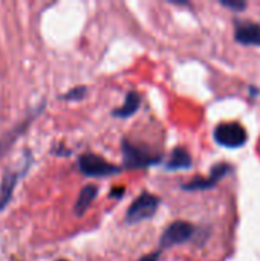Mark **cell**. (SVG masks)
I'll return each instance as SVG.
<instances>
[{
	"instance_id": "cell-1",
	"label": "cell",
	"mask_w": 260,
	"mask_h": 261,
	"mask_svg": "<svg viewBox=\"0 0 260 261\" xmlns=\"http://www.w3.org/2000/svg\"><path fill=\"white\" fill-rule=\"evenodd\" d=\"M123 156H124V168L129 170L147 168L162 161V154L153 153L147 147L132 144L127 139H123Z\"/></svg>"
},
{
	"instance_id": "cell-2",
	"label": "cell",
	"mask_w": 260,
	"mask_h": 261,
	"mask_svg": "<svg viewBox=\"0 0 260 261\" xmlns=\"http://www.w3.org/2000/svg\"><path fill=\"white\" fill-rule=\"evenodd\" d=\"M161 203V199L156 197L155 194L150 193H143L127 210L126 213V223L127 225H135V223H141L144 220H149L155 216V213L158 211V206Z\"/></svg>"
},
{
	"instance_id": "cell-3",
	"label": "cell",
	"mask_w": 260,
	"mask_h": 261,
	"mask_svg": "<svg viewBox=\"0 0 260 261\" xmlns=\"http://www.w3.org/2000/svg\"><path fill=\"white\" fill-rule=\"evenodd\" d=\"M78 168L87 177H106L112 174H120L121 168L107 162L101 156L93 153H86L78 158Z\"/></svg>"
},
{
	"instance_id": "cell-4",
	"label": "cell",
	"mask_w": 260,
	"mask_h": 261,
	"mask_svg": "<svg viewBox=\"0 0 260 261\" xmlns=\"http://www.w3.org/2000/svg\"><path fill=\"white\" fill-rule=\"evenodd\" d=\"M215 141L225 148H239L247 144L248 135L239 122H222L215 128Z\"/></svg>"
},
{
	"instance_id": "cell-5",
	"label": "cell",
	"mask_w": 260,
	"mask_h": 261,
	"mask_svg": "<svg viewBox=\"0 0 260 261\" xmlns=\"http://www.w3.org/2000/svg\"><path fill=\"white\" fill-rule=\"evenodd\" d=\"M193 234H195V228H193L192 223L178 220V222L172 223L166 229V232L162 234V237L159 240V245H161L162 249L172 248V246H176V245L188 242Z\"/></svg>"
},
{
	"instance_id": "cell-6",
	"label": "cell",
	"mask_w": 260,
	"mask_h": 261,
	"mask_svg": "<svg viewBox=\"0 0 260 261\" xmlns=\"http://www.w3.org/2000/svg\"><path fill=\"white\" fill-rule=\"evenodd\" d=\"M234 38L245 46H260V24L253 21H236Z\"/></svg>"
},
{
	"instance_id": "cell-7",
	"label": "cell",
	"mask_w": 260,
	"mask_h": 261,
	"mask_svg": "<svg viewBox=\"0 0 260 261\" xmlns=\"http://www.w3.org/2000/svg\"><path fill=\"white\" fill-rule=\"evenodd\" d=\"M28 167H29V164L25 165L20 171H8L3 176V180H2V185H0V211H3L5 206L9 203L14 188H15L18 179L28 171Z\"/></svg>"
},
{
	"instance_id": "cell-8",
	"label": "cell",
	"mask_w": 260,
	"mask_h": 261,
	"mask_svg": "<svg viewBox=\"0 0 260 261\" xmlns=\"http://www.w3.org/2000/svg\"><path fill=\"white\" fill-rule=\"evenodd\" d=\"M35 115H37V112H34L29 118H26L25 121H21V124L15 125L14 128H11L9 132H6L3 136H0V156H3L12 147V144L23 135V132L31 125V121L34 119Z\"/></svg>"
},
{
	"instance_id": "cell-9",
	"label": "cell",
	"mask_w": 260,
	"mask_h": 261,
	"mask_svg": "<svg viewBox=\"0 0 260 261\" xmlns=\"http://www.w3.org/2000/svg\"><path fill=\"white\" fill-rule=\"evenodd\" d=\"M139 104H141V95L135 90H130L127 95H126V101L121 107L115 109L112 112V115L115 118H130L132 115L136 113V110L139 109Z\"/></svg>"
},
{
	"instance_id": "cell-10",
	"label": "cell",
	"mask_w": 260,
	"mask_h": 261,
	"mask_svg": "<svg viewBox=\"0 0 260 261\" xmlns=\"http://www.w3.org/2000/svg\"><path fill=\"white\" fill-rule=\"evenodd\" d=\"M193 165L192 156L188 154V151L182 147H178L173 150L169 162L166 164V170L169 171H176V170H188Z\"/></svg>"
},
{
	"instance_id": "cell-11",
	"label": "cell",
	"mask_w": 260,
	"mask_h": 261,
	"mask_svg": "<svg viewBox=\"0 0 260 261\" xmlns=\"http://www.w3.org/2000/svg\"><path fill=\"white\" fill-rule=\"evenodd\" d=\"M98 196V187L97 185H87L81 190L80 196H78V200L74 206V213L77 216H83L87 208L92 205V202L95 200V197Z\"/></svg>"
},
{
	"instance_id": "cell-12",
	"label": "cell",
	"mask_w": 260,
	"mask_h": 261,
	"mask_svg": "<svg viewBox=\"0 0 260 261\" xmlns=\"http://www.w3.org/2000/svg\"><path fill=\"white\" fill-rule=\"evenodd\" d=\"M216 185V182L213 179H195L185 185H182V190L185 191H201V190H208V188H213Z\"/></svg>"
},
{
	"instance_id": "cell-13",
	"label": "cell",
	"mask_w": 260,
	"mask_h": 261,
	"mask_svg": "<svg viewBox=\"0 0 260 261\" xmlns=\"http://www.w3.org/2000/svg\"><path fill=\"white\" fill-rule=\"evenodd\" d=\"M86 92H87V89L84 86H78V87L70 89L66 95H63L61 99H66V101H78V99H83L84 98Z\"/></svg>"
},
{
	"instance_id": "cell-14",
	"label": "cell",
	"mask_w": 260,
	"mask_h": 261,
	"mask_svg": "<svg viewBox=\"0 0 260 261\" xmlns=\"http://www.w3.org/2000/svg\"><path fill=\"white\" fill-rule=\"evenodd\" d=\"M221 5H222V6H227V8H230V9H234V11H242V9L247 8V3H245V2H241V0H239V2H233V0L225 2V0H222Z\"/></svg>"
},
{
	"instance_id": "cell-15",
	"label": "cell",
	"mask_w": 260,
	"mask_h": 261,
	"mask_svg": "<svg viewBox=\"0 0 260 261\" xmlns=\"http://www.w3.org/2000/svg\"><path fill=\"white\" fill-rule=\"evenodd\" d=\"M158 257H159V252H155L152 255H146L144 258H141L139 261H158Z\"/></svg>"
},
{
	"instance_id": "cell-16",
	"label": "cell",
	"mask_w": 260,
	"mask_h": 261,
	"mask_svg": "<svg viewBox=\"0 0 260 261\" xmlns=\"http://www.w3.org/2000/svg\"><path fill=\"white\" fill-rule=\"evenodd\" d=\"M124 193V188H118V190H112L110 191V197H118V194Z\"/></svg>"
},
{
	"instance_id": "cell-17",
	"label": "cell",
	"mask_w": 260,
	"mask_h": 261,
	"mask_svg": "<svg viewBox=\"0 0 260 261\" xmlns=\"http://www.w3.org/2000/svg\"><path fill=\"white\" fill-rule=\"evenodd\" d=\"M57 261H67V260H57Z\"/></svg>"
}]
</instances>
